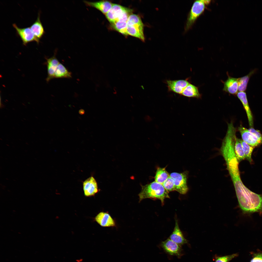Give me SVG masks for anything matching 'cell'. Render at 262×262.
I'll use <instances>...</instances> for the list:
<instances>
[{"instance_id":"obj_30","label":"cell","mask_w":262,"mask_h":262,"mask_svg":"<svg viewBox=\"0 0 262 262\" xmlns=\"http://www.w3.org/2000/svg\"><path fill=\"white\" fill-rule=\"evenodd\" d=\"M79 114L81 115H82L84 114L85 113V111L83 109H81L79 111Z\"/></svg>"},{"instance_id":"obj_23","label":"cell","mask_w":262,"mask_h":262,"mask_svg":"<svg viewBox=\"0 0 262 262\" xmlns=\"http://www.w3.org/2000/svg\"><path fill=\"white\" fill-rule=\"evenodd\" d=\"M111 24L112 27L119 32L125 36L128 35L127 32V22L118 21Z\"/></svg>"},{"instance_id":"obj_20","label":"cell","mask_w":262,"mask_h":262,"mask_svg":"<svg viewBox=\"0 0 262 262\" xmlns=\"http://www.w3.org/2000/svg\"><path fill=\"white\" fill-rule=\"evenodd\" d=\"M256 71V70H253L247 75L238 78V90L239 92L246 91L250 78Z\"/></svg>"},{"instance_id":"obj_8","label":"cell","mask_w":262,"mask_h":262,"mask_svg":"<svg viewBox=\"0 0 262 262\" xmlns=\"http://www.w3.org/2000/svg\"><path fill=\"white\" fill-rule=\"evenodd\" d=\"M161 246L166 252L170 255H175L178 257L181 255L182 250L180 246L169 238L163 241Z\"/></svg>"},{"instance_id":"obj_25","label":"cell","mask_w":262,"mask_h":262,"mask_svg":"<svg viewBox=\"0 0 262 262\" xmlns=\"http://www.w3.org/2000/svg\"><path fill=\"white\" fill-rule=\"evenodd\" d=\"M127 23V26L134 25H144L140 16L137 15L133 14L129 17Z\"/></svg>"},{"instance_id":"obj_28","label":"cell","mask_w":262,"mask_h":262,"mask_svg":"<svg viewBox=\"0 0 262 262\" xmlns=\"http://www.w3.org/2000/svg\"><path fill=\"white\" fill-rule=\"evenodd\" d=\"M248 130L250 132L255 135L258 139L262 140V134L259 130H256L253 127H251Z\"/></svg>"},{"instance_id":"obj_4","label":"cell","mask_w":262,"mask_h":262,"mask_svg":"<svg viewBox=\"0 0 262 262\" xmlns=\"http://www.w3.org/2000/svg\"><path fill=\"white\" fill-rule=\"evenodd\" d=\"M13 26L16 30V33L20 38L23 44L26 45L30 42L35 41L38 44L40 40L34 35L30 27L21 28L19 27L15 24Z\"/></svg>"},{"instance_id":"obj_5","label":"cell","mask_w":262,"mask_h":262,"mask_svg":"<svg viewBox=\"0 0 262 262\" xmlns=\"http://www.w3.org/2000/svg\"><path fill=\"white\" fill-rule=\"evenodd\" d=\"M242 140L253 148L257 147L262 143V140L250 132L246 128L240 125L238 128Z\"/></svg>"},{"instance_id":"obj_2","label":"cell","mask_w":262,"mask_h":262,"mask_svg":"<svg viewBox=\"0 0 262 262\" xmlns=\"http://www.w3.org/2000/svg\"><path fill=\"white\" fill-rule=\"evenodd\" d=\"M210 0H197L194 1L188 14L185 29L187 31L191 28L196 20L204 11Z\"/></svg>"},{"instance_id":"obj_1","label":"cell","mask_w":262,"mask_h":262,"mask_svg":"<svg viewBox=\"0 0 262 262\" xmlns=\"http://www.w3.org/2000/svg\"><path fill=\"white\" fill-rule=\"evenodd\" d=\"M141 190L139 194V202L143 199L149 198L158 199L163 205L164 199L170 198L168 192L162 184L155 181L145 185H141Z\"/></svg>"},{"instance_id":"obj_14","label":"cell","mask_w":262,"mask_h":262,"mask_svg":"<svg viewBox=\"0 0 262 262\" xmlns=\"http://www.w3.org/2000/svg\"><path fill=\"white\" fill-rule=\"evenodd\" d=\"M237 96L242 104L246 112L249 125L251 127H252L253 125V117L248 104L246 93L245 92H239L237 94Z\"/></svg>"},{"instance_id":"obj_10","label":"cell","mask_w":262,"mask_h":262,"mask_svg":"<svg viewBox=\"0 0 262 262\" xmlns=\"http://www.w3.org/2000/svg\"><path fill=\"white\" fill-rule=\"evenodd\" d=\"M84 2L88 6L95 8L106 15L111 9L113 3L107 0L92 2L84 0Z\"/></svg>"},{"instance_id":"obj_16","label":"cell","mask_w":262,"mask_h":262,"mask_svg":"<svg viewBox=\"0 0 262 262\" xmlns=\"http://www.w3.org/2000/svg\"><path fill=\"white\" fill-rule=\"evenodd\" d=\"M40 16L39 12L36 20L30 27L35 36L40 40L45 33L44 29L40 19Z\"/></svg>"},{"instance_id":"obj_11","label":"cell","mask_w":262,"mask_h":262,"mask_svg":"<svg viewBox=\"0 0 262 262\" xmlns=\"http://www.w3.org/2000/svg\"><path fill=\"white\" fill-rule=\"evenodd\" d=\"M95 220L103 227H115L116 226L114 220L107 212H100L96 216Z\"/></svg>"},{"instance_id":"obj_17","label":"cell","mask_w":262,"mask_h":262,"mask_svg":"<svg viewBox=\"0 0 262 262\" xmlns=\"http://www.w3.org/2000/svg\"><path fill=\"white\" fill-rule=\"evenodd\" d=\"M180 95L188 98H200L201 96L198 87L190 83L185 88Z\"/></svg>"},{"instance_id":"obj_22","label":"cell","mask_w":262,"mask_h":262,"mask_svg":"<svg viewBox=\"0 0 262 262\" xmlns=\"http://www.w3.org/2000/svg\"><path fill=\"white\" fill-rule=\"evenodd\" d=\"M235 154L239 162L245 159V154L240 139L236 138L235 145Z\"/></svg>"},{"instance_id":"obj_15","label":"cell","mask_w":262,"mask_h":262,"mask_svg":"<svg viewBox=\"0 0 262 262\" xmlns=\"http://www.w3.org/2000/svg\"><path fill=\"white\" fill-rule=\"evenodd\" d=\"M178 221L176 219L174 229L169 238L181 246L186 243L187 241L184 237L179 228Z\"/></svg>"},{"instance_id":"obj_29","label":"cell","mask_w":262,"mask_h":262,"mask_svg":"<svg viewBox=\"0 0 262 262\" xmlns=\"http://www.w3.org/2000/svg\"><path fill=\"white\" fill-rule=\"evenodd\" d=\"M261 254L256 255L251 261V262H262Z\"/></svg>"},{"instance_id":"obj_18","label":"cell","mask_w":262,"mask_h":262,"mask_svg":"<svg viewBox=\"0 0 262 262\" xmlns=\"http://www.w3.org/2000/svg\"><path fill=\"white\" fill-rule=\"evenodd\" d=\"M144 27L135 26H127V32L128 35L138 38L142 41H145Z\"/></svg>"},{"instance_id":"obj_6","label":"cell","mask_w":262,"mask_h":262,"mask_svg":"<svg viewBox=\"0 0 262 262\" xmlns=\"http://www.w3.org/2000/svg\"><path fill=\"white\" fill-rule=\"evenodd\" d=\"M168 91L181 95L185 88L190 83L188 79L175 80H166Z\"/></svg>"},{"instance_id":"obj_12","label":"cell","mask_w":262,"mask_h":262,"mask_svg":"<svg viewBox=\"0 0 262 262\" xmlns=\"http://www.w3.org/2000/svg\"><path fill=\"white\" fill-rule=\"evenodd\" d=\"M55 53L52 57L46 58L47 68L48 76L46 80L47 82L54 78V74L57 66L60 62L56 57Z\"/></svg>"},{"instance_id":"obj_26","label":"cell","mask_w":262,"mask_h":262,"mask_svg":"<svg viewBox=\"0 0 262 262\" xmlns=\"http://www.w3.org/2000/svg\"><path fill=\"white\" fill-rule=\"evenodd\" d=\"M162 184L168 192L175 190L174 181L170 176Z\"/></svg>"},{"instance_id":"obj_7","label":"cell","mask_w":262,"mask_h":262,"mask_svg":"<svg viewBox=\"0 0 262 262\" xmlns=\"http://www.w3.org/2000/svg\"><path fill=\"white\" fill-rule=\"evenodd\" d=\"M82 184L84 194L86 197L94 196L99 191L97 183L92 176L84 180Z\"/></svg>"},{"instance_id":"obj_13","label":"cell","mask_w":262,"mask_h":262,"mask_svg":"<svg viewBox=\"0 0 262 262\" xmlns=\"http://www.w3.org/2000/svg\"><path fill=\"white\" fill-rule=\"evenodd\" d=\"M238 78L232 77L228 75L227 79L224 82L223 90L233 95L238 93Z\"/></svg>"},{"instance_id":"obj_31","label":"cell","mask_w":262,"mask_h":262,"mask_svg":"<svg viewBox=\"0 0 262 262\" xmlns=\"http://www.w3.org/2000/svg\"><path fill=\"white\" fill-rule=\"evenodd\" d=\"M261 257H262V254H261Z\"/></svg>"},{"instance_id":"obj_24","label":"cell","mask_w":262,"mask_h":262,"mask_svg":"<svg viewBox=\"0 0 262 262\" xmlns=\"http://www.w3.org/2000/svg\"><path fill=\"white\" fill-rule=\"evenodd\" d=\"M240 141L244 153L245 159L251 163L252 162L251 156L254 148L243 140L240 139Z\"/></svg>"},{"instance_id":"obj_3","label":"cell","mask_w":262,"mask_h":262,"mask_svg":"<svg viewBox=\"0 0 262 262\" xmlns=\"http://www.w3.org/2000/svg\"><path fill=\"white\" fill-rule=\"evenodd\" d=\"M188 174V172L185 171L180 173L172 172L170 175L174 181L175 191L181 194H186L188 190L187 184Z\"/></svg>"},{"instance_id":"obj_27","label":"cell","mask_w":262,"mask_h":262,"mask_svg":"<svg viewBox=\"0 0 262 262\" xmlns=\"http://www.w3.org/2000/svg\"><path fill=\"white\" fill-rule=\"evenodd\" d=\"M238 256V254H235L228 255L217 257L215 262H229L233 258Z\"/></svg>"},{"instance_id":"obj_19","label":"cell","mask_w":262,"mask_h":262,"mask_svg":"<svg viewBox=\"0 0 262 262\" xmlns=\"http://www.w3.org/2000/svg\"><path fill=\"white\" fill-rule=\"evenodd\" d=\"M72 74L62 64L59 63L55 72L54 78H70Z\"/></svg>"},{"instance_id":"obj_9","label":"cell","mask_w":262,"mask_h":262,"mask_svg":"<svg viewBox=\"0 0 262 262\" xmlns=\"http://www.w3.org/2000/svg\"><path fill=\"white\" fill-rule=\"evenodd\" d=\"M126 7L120 5L113 4L110 10L105 15L110 24L117 21Z\"/></svg>"},{"instance_id":"obj_21","label":"cell","mask_w":262,"mask_h":262,"mask_svg":"<svg viewBox=\"0 0 262 262\" xmlns=\"http://www.w3.org/2000/svg\"><path fill=\"white\" fill-rule=\"evenodd\" d=\"M165 168L166 167L157 168L155 177V181L162 184L169 176L170 175L166 170Z\"/></svg>"}]
</instances>
